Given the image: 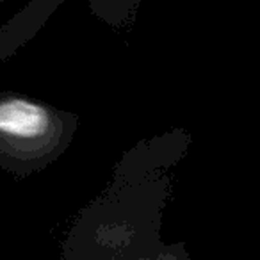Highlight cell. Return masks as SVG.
<instances>
[{
    "instance_id": "1",
    "label": "cell",
    "mask_w": 260,
    "mask_h": 260,
    "mask_svg": "<svg viewBox=\"0 0 260 260\" xmlns=\"http://www.w3.org/2000/svg\"><path fill=\"white\" fill-rule=\"evenodd\" d=\"M79 116L16 91H0V170L27 178L70 148Z\"/></svg>"
},
{
    "instance_id": "2",
    "label": "cell",
    "mask_w": 260,
    "mask_h": 260,
    "mask_svg": "<svg viewBox=\"0 0 260 260\" xmlns=\"http://www.w3.org/2000/svg\"><path fill=\"white\" fill-rule=\"evenodd\" d=\"M64 0H30L0 27V61L11 59L40 34ZM141 0H89L94 18L114 30L128 29L136 20Z\"/></svg>"
},
{
    "instance_id": "3",
    "label": "cell",
    "mask_w": 260,
    "mask_h": 260,
    "mask_svg": "<svg viewBox=\"0 0 260 260\" xmlns=\"http://www.w3.org/2000/svg\"><path fill=\"white\" fill-rule=\"evenodd\" d=\"M4 2H6V0H0V6H2V4H4Z\"/></svg>"
}]
</instances>
